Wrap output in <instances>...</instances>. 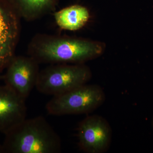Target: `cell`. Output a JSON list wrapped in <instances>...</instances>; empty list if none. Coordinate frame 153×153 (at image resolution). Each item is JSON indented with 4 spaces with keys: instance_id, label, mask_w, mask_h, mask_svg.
Returning <instances> with one entry per match:
<instances>
[{
    "instance_id": "cell-4",
    "label": "cell",
    "mask_w": 153,
    "mask_h": 153,
    "mask_svg": "<svg viewBox=\"0 0 153 153\" xmlns=\"http://www.w3.org/2000/svg\"><path fill=\"white\" fill-rule=\"evenodd\" d=\"M91 76L84 65H54L39 72L36 88L40 93L54 96L86 84Z\"/></svg>"
},
{
    "instance_id": "cell-11",
    "label": "cell",
    "mask_w": 153,
    "mask_h": 153,
    "mask_svg": "<svg viewBox=\"0 0 153 153\" xmlns=\"http://www.w3.org/2000/svg\"><path fill=\"white\" fill-rule=\"evenodd\" d=\"M152 127L153 131V116L152 119Z\"/></svg>"
},
{
    "instance_id": "cell-10",
    "label": "cell",
    "mask_w": 153,
    "mask_h": 153,
    "mask_svg": "<svg viewBox=\"0 0 153 153\" xmlns=\"http://www.w3.org/2000/svg\"><path fill=\"white\" fill-rule=\"evenodd\" d=\"M23 16L35 18L47 10L52 6L53 0H18Z\"/></svg>"
},
{
    "instance_id": "cell-13",
    "label": "cell",
    "mask_w": 153,
    "mask_h": 153,
    "mask_svg": "<svg viewBox=\"0 0 153 153\" xmlns=\"http://www.w3.org/2000/svg\"><path fill=\"white\" fill-rule=\"evenodd\" d=\"M3 79V76L0 75V80Z\"/></svg>"
},
{
    "instance_id": "cell-3",
    "label": "cell",
    "mask_w": 153,
    "mask_h": 153,
    "mask_svg": "<svg viewBox=\"0 0 153 153\" xmlns=\"http://www.w3.org/2000/svg\"><path fill=\"white\" fill-rule=\"evenodd\" d=\"M105 98L100 86L85 84L54 96L47 102L46 108L52 115L82 114L96 109L103 103Z\"/></svg>"
},
{
    "instance_id": "cell-7",
    "label": "cell",
    "mask_w": 153,
    "mask_h": 153,
    "mask_svg": "<svg viewBox=\"0 0 153 153\" xmlns=\"http://www.w3.org/2000/svg\"><path fill=\"white\" fill-rule=\"evenodd\" d=\"M25 100L7 85H0V132L5 134L27 118Z\"/></svg>"
},
{
    "instance_id": "cell-1",
    "label": "cell",
    "mask_w": 153,
    "mask_h": 153,
    "mask_svg": "<svg viewBox=\"0 0 153 153\" xmlns=\"http://www.w3.org/2000/svg\"><path fill=\"white\" fill-rule=\"evenodd\" d=\"M2 153H59L60 137L44 117L27 118L4 134Z\"/></svg>"
},
{
    "instance_id": "cell-12",
    "label": "cell",
    "mask_w": 153,
    "mask_h": 153,
    "mask_svg": "<svg viewBox=\"0 0 153 153\" xmlns=\"http://www.w3.org/2000/svg\"><path fill=\"white\" fill-rule=\"evenodd\" d=\"M0 153H2L1 146L0 145Z\"/></svg>"
},
{
    "instance_id": "cell-9",
    "label": "cell",
    "mask_w": 153,
    "mask_h": 153,
    "mask_svg": "<svg viewBox=\"0 0 153 153\" xmlns=\"http://www.w3.org/2000/svg\"><path fill=\"white\" fill-rule=\"evenodd\" d=\"M87 9L79 5H73L56 12L55 19L57 25L64 30L74 31L85 25L89 19Z\"/></svg>"
},
{
    "instance_id": "cell-2",
    "label": "cell",
    "mask_w": 153,
    "mask_h": 153,
    "mask_svg": "<svg viewBox=\"0 0 153 153\" xmlns=\"http://www.w3.org/2000/svg\"><path fill=\"white\" fill-rule=\"evenodd\" d=\"M102 50V45L95 42L74 38H53L41 43L33 57L38 62L79 64L98 56Z\"/></svg>"
},
{
    "instance_id": "cell-6",
    "label": "cell",
    "mask_w": 153,
    "mask_h": 153,
    "mask_svg": "<svg viewBox=\"0 0 153 153\" xmlns=\"http://www.w3.org/2000/svg\"><path fill=\"white\" fill-rule=\"evenodd\" d=\"M38 63L33 57H14L3 76L5 84L26 99L36 87L39 74Z\"/></svg>"
},
{
    "instance_id": "cell-8",
    "label": "cell",
    "mask_w": 153,
    "mask_h": 153,
    "mask_svg": "<svg viewBox=\"0 0 153 153\" xmlns=\"http://www.w3.org/2000/svg\"><path fill=\"white\" fill-rule=\"evenodd\" d=\"M18 34L15 14L0 3V72L14 58V49Z\"/></svg>"
},
{
    "instance_id": "cell-5",
    "label": "cell",
    "mask_w": 153,
    "mask_h": 153,
    "mask_svg": "<svg viewBox=\"0 0 153 153\" xmlns=\"http://www.w3.org/2000/svg\"><path fill=\"white\" fill-rule=\"evenodd\" d=\"M111 134V127L104 118L98 115L88 116L78 126L79 147L85 153H104L109 147Z\"/></svg>"
}]
</instances>
